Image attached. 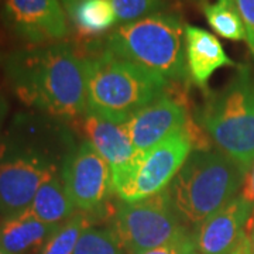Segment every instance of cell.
Wrapping results in <instances>:
<instances>
[{
    "mask_svg": "<svg viewBox=\"0 0 254 254\" xmlns=\"http://www.w3.org/2000/svg\"><path fill=\"white\" fill-rule=\"evenodd\" d=\"M65 157L7 130L0 138V213L4 218L27 209L37 190L61 173Z\"/></svg>",
    "mask_w": 254,
    "mask_h": 254,
    "instance_id": "obj_6",
    "label": "cell"
},
{
    "mask_svg": "<svg viewBox=\"0 0 254 254\" xmlns=\"http://www.w3.org/2000/svg\"><path fill=\"white\" fill-rule=\"evenodd\" d=\"M230 254H252V252H250V240H249L247 235L243 237V240L239 243V246Z\"/></svg>",
    "mask_w": 254,
    "mask_h": 254,
    "instance_id": "obj_26",
    "label": "cell"
},
{
    "mask_svg": "<svg viewBox=\"0 0 254 254\" xmlns=\"http://www.w3.org/2000/svg\"><path fill=\"white\" fill-rule=\"evenodd\" d=\"M196 122L219 150L247 173L254 163V79L247 66L239 65L225 86L208 93Z\"/></svg>",
    "mask_w": 254,
    "mask_h": 254,
    "instance_id": "obj_4",
    "label": "cell"
},
{
    "mask_svg": "<svg viewBox=\"0 0 254 254\" xmlns=\"http://www.w3.org/2000/svg\"><path fill=\"white\" fill-rule=\"evenodd\" d=\"M242 198L249 203V206L252 208V218L249 220V225L250 226L254 220V163L250 165V168L247 170V173L245 175V181L242 185Z\"/></svg>",
    "mask_w": 254,
    "mask_h": 254,
    "instance_id": "obj_24",
    "label": "cell"
},
{
    "mask_svg": "<svg viewBox=\"0 0 254 254\" xmlns=\"http://www.w3.org/2000/svg\"><path fill=\"white\" fill-rule=\"evenodd\" d=\"M66 11L82 37L102 36L118 23L112 0H79Z\"/></svg>",
    "mask_w": 254,
    "mask_h": 254,
    "instance_id": "obj_17",
    "label": "cell"
},
{
    "mask_svg": "<svg viewBox=\"0 0 254 254\" xmlns=\"http://www.w3.org/2000/svg\"><path fill=\"white\" fill-rule=\"evenodd\" d=\"M28 209L37 219L51 226H58L72 216L75 206L65 190L61 174L53 175L40 187Z\"/></svg>",
    "mask_w": 254,
    "mask_h": 254,
    "instance_id": "obj_16",
    "label": "cell"
},
{
    "mask_svg": "<svg viewBox=\"0 0 254 254\" xmlns=\"http://www.w3.org/2000/svg\"><path fill=\"white\" fill-rule=\"evenodd\" d=\"M252 208L236 195L223 208L202 222L192 235L196 254H230L247 235Z\"/></svg>",
    "mask_w": 254,
    "mask_h": 254,
    "instance_id": "obj_12",
    "label": "cell"
},
{
    "mask_svg": "<svg viewBox=\"0 0 254 254\" xmlns=\"http://www.w3.org/2000/svg\"><path fill=\"white\" fill-rule=\"evenodd\" d=\"M4 72L18 99L44 115L65 123L86 112L85 61L69 43L11 53Z\"/></svg>",
    "mask_w": 254,
    "mask_h": 254,
    "instance_id": "obj_1",
    "label": "cell"
},
{
    "mask_svg": "<svg viewBox=\"0 0 254 254\" xmlns=\"http://www.w3.org/2000/svg\"><path fill=\"white\" fill-rule=\"evenodd\" d=\"M83 61L86 113L118 125H125L168 86L164 76L120 58L106 47Z\"/></svg>",
    "mask_w": 254,
    "mask_h": 254,
    "instance_id": "obj_2",
    "label": "cell"
},
{
    "mask_svg": "<svg viewBox=\"0 0 254 254\" xmlns=\"http://www.w3.org/2000/svg\"><path fill=\"white\" fill-rule=\"evenodd\" d=\"M83 133L100 157L109 164L112 174L127 167L137 153L123 125L86 115Z\"/></svg>",
    "mask_w": 254,
    "mask_h": 254,
    "instance_id": "obj_14",
    "label": "cell"
},
{
    "mask_svg": "<svg viewBox=\"0 0 254 254\" xmlns=\"http://www.w3.org/2000/svg\"><path fill=\"white\" fill-rule=\"evenodd\" d=\"M144 254H196L195 245L192 235H190L187 230L177 236L167 245L160 246L154 250H150Z\"/></svg>",
    "mask_w": 254,
    "mask_h": 254,
    "instance_id": "obj_22",
    "label": "cell"
},
{
    "mask_svg": "<svg viewBox=\"0 0 254 254\" xmlns=\"http://www.w3.org/2000/svg\"><path fill=\"white\" fill-rule=\"evenodd\" d=\"M7 113H9V103H7V99L4 98V95L0 93V133H1V126L4 123V119L7 116Z\"/></svg>",
    "mask_w": 254,
    "mask_h": 254,
    "instance_id": "obj_25",
    "label": "cell"
},
{
    "mask_svg": "<svg viewBox=\"0 0 254 254\" xmlns=\"http://www.w3.org/2000/svg\"><path fill=\"white\" fill-rule=\"evenodd\" d=\"M187 122L185 105L164 93L138 110L123 126L136 151H145L188 127Z\"/></svg>",
    "mask_w": 254,
    "mask_h": 254,
    "instance_id": "obj_11",
    "label": "cell"
},
{
    "mask_svg": "<svg viewBox=\"0 0 254 254\" xmlns=\"http://www.w3.org/2000/svg\"><path fill=\"white\" fill-rule=\"evenodd\" d=\"M0 254H11L9 252H6V250H3V249H0Z\"/></svg>",
    "mask_w": 254,
    "mask_h": 254,
    "instance_id": "obj_29",
    "label": "cell"
},
{
    "mask_svg": "<svg viewBox=\"0 0 254 254\" xmlns=\"http://www.w3.org/2000/svg\"><path fill=\"white\" fill-rule=\"evenodd\" d=\"M193 137L185 127L150 150L137 151L131 163L112 174V188L123 202H137L164 190L188 160Z\"/></svg>",
    "mask_w": 254,
    "mask_h": 254,
    "instance_id": "obj_7",
    "label": "cell"
},
{
    "mask_svg": "<svg viewBox=\"0 0 254 254\" xmlns=\"http://www.w3.org/2000/svg\"><path fill=\"white\" fill-rule=\"evenodd\" d=\"M106 48L165 79L184 81L188 76L185 27L171 13H157L120 24L108 37Z\"/></svg>",
    "mask_w": 254,
    "mask_h": 254,
    "instance_id": "obj_5",
    "label": "cell"
},
{
    "mask_svg": "<svg viewBox=\"0 0 254 254\" xmlns=\"http://www.w3.org/2000/svg\"><path fill=\"white\" fill-rule=\"evenodd\" d=\"M73 254H125L113 229L88 227L79 237Z\"/></svg>",
    "mask_w": 254,
    "mask_h": 254,
    "instance_id": "obj_20",
    "label": "cell"
},
{
    "mask_svg": "<svg viewBox=\"0 0 254 254\" xmlns=\"http://www.w3.org/2000/svg\"><path fill=\"white\" fill-rule=\"evenodd\" d=\"M63 1V4H64V7H65V10H68V9H71L72 7L73 4H76L79 0H61Z\"/></svg>",
    "mask_w": 254,
    "mask_h": 254,
    "instance_id": "obj_28",
    "label": "cell"
},
{
    "mask_svg": "<svg viewBox=\"0 0 254 254\" xmlns=\"http://www.w3.org/2000/svg\"><path fill=\"white\" fill-rule=\"evenodd\" d=\"M196 1H203V0H196Z\"/></svg>",
    "mask_w": 254,
    "mask_h": 254,
    "instance_id": "obj_30",
    "label": "cell"
},
{
    "mask_svg": "<svg viewBox=\"0 0 254 254\" xmlns=\"http://www.w3.org/2000/svg\"><path fill=\"white\" fill-rule=\"evenodd\" d=\"M247 236L250 240V252H252V254H254V220L253 223L247 227Z\"/></svg>",
    "mask_w": 254,
    "mask_h": 254,
    "instance_id": "obj_27",
    "label": "cell"
},
{
    "mask_svg": "<svg viewBox=\"0 0 254 254\" xmlns=\"http://www.w3.org/2000/svg\"><path fill=\"white\" fill-rule=\"evenodd\" d=\"M235 3L245 23L246 36H247L246 41L254 57V0H235Z\"/></svg>",
    "mask_w": 254,
    "mask_h": 254,
    "instance_id": "obj_23",
    "label": "cell"
},
{
    "mask_svg": "<svg viewBox=\"0 0 254 254\" xmlns=\"http://www.w3.org/2000/svg\"><path fill=\"white\" fill-rule=\"evenodd\" d=\"M112 3L122 24L161 13L167 4L165 0H112Z\"/></svg>",
    "mask_w": 254,
    "mask_h": 254,
    "instance_id": "obj_21",
    "label": "cell"
},
{
    "mask_svg": "<svg viewBox=\"0 0 254 254\" xmlns=\"http://www.w3.org/2000/svg\"><path fill=\"white\" fill-rule=\"evenodd\" d=\"M202 11L209 26L218 34L230 41H245L246 27L235 0H216L203 3Z\"/></svg>",
    "mask_w": 254,
    "mask_h": 254,
    "instance_id": "obj_19",
    "label": "cell"
},
{
    "mask_svg": "<svg viewBox=\"0 0 254 254\" xmlns=\"http://www.w3.org/2000/svg\"><path fill=\"white\" fill-rule=\"evenodd\" d=\"M57 226L37 219L30 209L4 218L0 223V249L11 254H24L43 247Z\"/></svg>",
    "mask_w": 254,
    "mask_h": 254,
    "instance_id": "obj_15",
    "label": "cell"
},
{
    "mask_svg": "<svg viewBox=\"0 0 254 254\" xmlns=\"http://www.w3.org/2000/svg\"><path fill=\"white\" fill-rule=\"evenodd\" d=\"M246 170L220 150L196 148L167 187L182 223L198 227L236 196Z\"/></svg>",
    "mask_w": 254,
    "mask_h": 254,
    "instance_id": "obj_3",
    "label": "cell"
},
{
    "mask_svg": "<svg viewBox=\"0 0 254 254\" xmlns=\"http://www.w3.org/2000/svg\"><path fill=\"white\" fill-rule=\"evenodd\" d=\"M0 17L13 36L36 47L58 43L68 34L60 0H3Z\"/></svg>",
    "mask_w": 254,
    "mask_h": 254,
    "instance_id": "obj_10",
    "label": "cell"
},
{
    "mask_svg": "<svg viewBox=\"0 0 254 254\" xmlns=\"http://www.w3.org/2000/svg\"><path fill=\"white\" fill-rule=\"evenodd\" d=\"M60 174L75 209L88 213H106V200L113 192L112 173L109 164L88 140L69 151Z\"/></svg>",
    "mask_w": 254,
    "mask_h": 254,
    "instance_id": "obj_9",
    "label": "cell"
},
{
    "mask_svg": "<svg viewBox=\"0 0 254 254\" xmlns=\"http://www.w3.org/2000/svg\"><path fill=\"white\" fill-rule=\"evenodd\" d=\"M185 55L188 76L199 88H206L219 68L236 65L216 36L196 26H185Z\"/></svg>",
    "mask_w": 254,
    "mask_h": 254,
    "instance_id": "obj_13",
    "label": "cell"
},
{
    "mask_svg": "<svg viewBox=\"0 0 254 254\" xmlns=\"http://www.w3.org/2000/svg\"><path fill=\"white\" fill-rule=\"evenodd\" d=\"M112 229L127 254H144L187 230L174 210L167 188L137 202L120 203L113 212Z\"/></svg>",
    "mask_w": 254,
    "mask_h": 254,
    "instance_id": "obj_8",
    "label": "cell"
},
{
    "mask_svg": "<svg viewBox=\"0 0 254 254\" xmlns=\"http://www.w3.org/2000/svg\"><path fill=\"white\" fill-rule=\"evenodd\" d=\"M100 216V213H88V212H76L69 219H66L61 225H58L48 237L44 246L41 247L40 254H73L76 243L81 235L93 225Z\"/></svg>",
    "mask_w": 254,
    "mask_h": 254,
    "instance_id": "obj_18",
    "label": "cell"
}]
</instances>
